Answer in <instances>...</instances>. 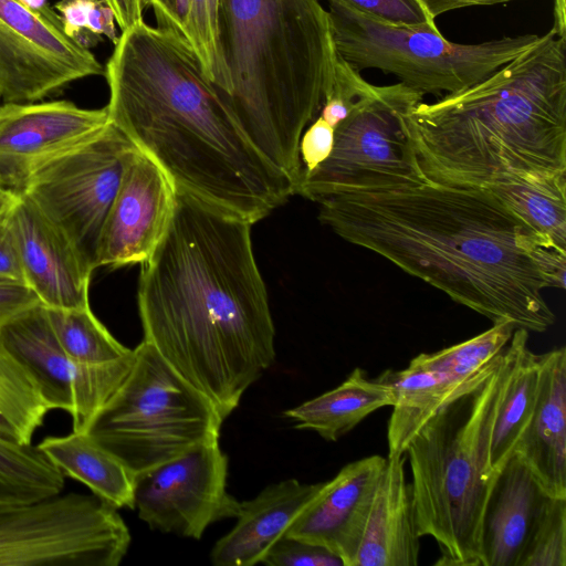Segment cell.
Here are the masks:
<instances>
[{"label":"cell","instance_id":"7","mask_svg":"<svg viewBox=\"0 0 566 566\" xmlns=\"http://www.w3.org/2000/svg\"><path fill=\"white\" fill-rule=\"evenodd\" d=\"M133 366L86 432L135 475L210 439L222 417L146 340Z\"/></svg>","mask_w":566,"mask_h":566},{"label":"cell","instance_id":"9","mask_svg":"<svg viewBox=\"0 0 566 566\" xmlns=\"http://www.w3.org/2000/svg\"><path fill=\"white\" fill-rule=\"evenodd\" d=\"M423 96L401 82H367L335 127L329 156L302 177L296 193L315 201L338 191L423 180L410 128V115Z\"/></svg>","mask_w":566,"mask_h":566},{"label":"cell","instance_id":"37","mask_svg":"<svg viewBox=\"0 0 566 566\" xmlns=\"http://www.w3.org/2000/svg\"><path fill=\"white\" fill-rule=\"evenodd\" d=\"M95 0H59L54 10L61 18L63 31L85 49L95 45L101 36L87 30V23Z\"/></svg>","mask_w":566,"mask_h":566},{"label":"cell","instance_id":"28","mask_svg":"<svg viewBox=\"0 0 566 566\" xmlns=\"http://www.w3.org/2000/svg\"><path fill=\"white\" fill-rule=\"evenodd\" d=\"M49 411L36 384L0 337V436L31 444Z\"/></svg>","mask_w":566,"mask_h":566},{"label":"cell","instance_id":"29","mask_svg":"<svg viewBox=\"0 0 566 566\" xmlns=\"http://www.w3.org/2000/svg\"><path fill=\"white\" fill-rule=\"evenodd\" d=\"M64 474L32 444L0 436V503H25L60 494Z\"/></svg>","mask_w":566,"mask_h":566},{"label":"cell","instance_id":"18","mask_svg":"<svg viewBox=\"0 0 566 566\" xmlns=\"http://www.w3.org/2000/svg\"><path fill=\"white\" fill-rule=\"evenodd\" d=\"M27 286L49 308L90 306L92 271L70 240L22 193L11 209Z\"/></svg>","mask_w":566,"mask_h":566},{"label":"cell","instance_id":"6","mask_svg":"<svg viewBox=\"0 0 566 566\" xmlns=\"http://www.w3.org/2000/svg\"><path fill=\"white\" fill-rule=\"evenodd\" d=\"M504 375L503 350L406 448L417 531L438 543L436 565L480 566L482 515L495 475L491 432Z\"/></svg>","mask_w":566,"mask_h":566},{"label":"cell","instance_id":"13","mask_svg":"<svg viewBox=\"0 0 566 566\" xmlns=\"http://www.w3.org/2000/svg\"><path fill=\"white\" fill-rule=\"evenodd\" d=\"M228 458L219 438L135 475L134 509L151 530L200 539L206 528L237 517L227 491Z\"/></svg>","mask_w":566,"mask_h":566},{"label":"cell","instance_id":"19","mask_svg":"<svg viewBox=\"0 0 566 566\" xmlns=\"http://www.w3.org/2000/svg\"><path fill=\"white\" fill-rule=\"evenodd\" d=\"M554 499L513 452L495 472L484 505L480 566H520L533 532Z\"/></svg>","mask_w":566,"mask_h":566},{"label":"cell","instance_id":"12","mask_svg":"<svg viewBox=\"0 0 566 566\" xmlns=\"http://www.w3.org/2000/svg\"><path fill=\"white\" fill-rule=\"evenodd\" d=\"M8 350L36 384L49 409L73 419V431L86 432L92 420L124 381L134 363L127 356L102 365H82L62 348L46 308L34 304L0 326Z\"/></svg>","mask_w":566,"mask_h":566},{"label":"cell","instance_id":"36","mask_svg":"<svg viewBox=\"0 0 566 566\" xmlns=\"http://www.w3.org/2000/svg\"><path fill=\"white\" fill-rule=\"evenodd\" d=\"M334 132L335 129L321 116L304 130L298 147L303 176L312 172L329 156L334 144Z\"/></svg>","mask_w":566,"mask_h":566},{"label":"cell","instance_id":"27","mask_svg":"<svg viewBox=\"0 0 566 566\" xmlns=\"http://www.w3.org/2000/svg\"><path fill=\"white\" fill-rule=\"evenodd\" d=\"M534 229L566 249V175L504 177L481 186Z\"/></svg>","mask_w":566,"mask_h":566},{"label":"cell","instance_id":"20","mask_svg":"<svg viewBox=\"0 0 566 566\" xmlns=\"http://www.w3.org/2000/svg\"><path fill=\"white\" fill-rule=\"evenodd\" d=\"M514 452L554 497L566 499V349L541 354L536 402Z\"/></svg>","mask_w":566,"mask_h":566},{"label":"cell","instance_id":"10","mask_svg":"<svg viewBox=\"0 0 566 566\" xmlns=\"http://www.w3.org/2000/svg\"><path fill=\"white\" fill-rule=\"evenodd\" d=\"M129 544L117 509L94 494L0 503V566H117Z\"/></svg>","mask_w":566,"mask_h":566},{"label":"cell","instance_id":"39","mask_svg":"<svg viewBox=\"0 0 566 566\" xmlns=\"http://www.w3.org/2000/svg\"><path fill=\"white\" fill-rule=\"evenodd\" d=\"M38 303L39 298L25 284L0 279V326Z\"/></svg>","mask_w":566,"mask_h":566},{"label":"cell","instance_id":"32","mask_svg":"<svg viewBox=\"0 0 566 566\" xmlns=\"http://www.w3.org/2000/svg\"><path fill=\"white\" fill-rule=\"evenodd\" d=\"M219 3L220 0H189L186 39L206 76L224 97L231 92V82L219 44Z\"/></svg>","mask_w":566,"mask_h":566},{"label":"cell","instance_id":"8","mask_svg":"<svg viewBox=\"0 0 566 566\" xmlns=\"http://www.w3.org/2000/svg\"><path fill=\"white\" fill-rule=\"evenodd\" d=\"M328 2L335 48L355 69H378L422 94H450L479 83L535 44L528 33L463 44L439 30L387 25Z\"/></svg>","mask_w":566,"mask_h":566},{"label":"cell","instance_id":"3","mask_svg":"<svg viewBox=\"0 0 566 566\" xmlns=\"http://www.w3.org/2000/svg\"><path fill=\"white\" fill-rule=\"evenodd\" d=\"M104 75L109 123L176 188L252 224L295 195L247 138L182 34L136 23L119 35Z\"/></svg>","mask_w":566,"mask_h":566},{"label":"cell","instance_id":"26","mask_svg":"<svg viewBox=\"0 0 566 566\" xmlns=\"http://www.w3.org/2000/svg\"><path fill=\"white\" fill-rule=\"evenodd\" d=\"M390 387L355 368L336 388L284 412L297 429H311L327 441H337L371 412L392 406Z\"/></svg>","mask_w":566,"mask_h":566},{"label":"cell","instance_id":"42","mask_svg":"<svg viewBox=\"0 0 566 566\" xmlns=\"http://www.w3.org/2000/svg\"><path fill=\"white\" fill-rule=\"evenodd\" d=\"M113 11L122 32L143 21L144 0H103Z\"/></svg>","mask_w":566,"mask_h":566},{"label":"cell","instance_id":"43","mask_svg":"<svg viewBox=\"0 0 566 566\" xmlns=\"http://www.w3.org/2000/svg\"><path fill=\"white\" fill-rule=\"evenodd\" d=\"M515 0H421L429 14L436 20L441 13L472 6H491Z\"/></svg>","mask_w":566,"mask_h":566},{"label":"cell","instance_id":"11","mask_svg":"<svg viewBox=\"0 0 566 566\" xmlns=\"http://www.w3.org/2000/svg\"><path fill=\"white\" fill-rule=\"evenodd\" d=\"M135 147L109 123L93 138L40 168L19 192L70 240L92 272L98 268L103 227Z\"/></svg>","mask_w":566,"mask_h":566},{"label":"cell","instance_id":"1","mask_svg":"<svg viewBox=\"0 0 566 566\" xmlns=\"http://www.w3.org/2000/svg\"><path fill=\"white\" fill-rule=\"evenodd\" d=\"M318 219L493 323L545 332L566 249L482 187L428 179L322 196Z\"/></svg>","mask_w":566,"mask_h":566},{"label":"cell","instance_id":"5","mask_svg":"<svg viewBox=\"0 0 566 566\" xmlns=\"http://www.w3.org/2000/svg\"><path fill=\"white\" fill-rule=\"evenodd\" d=\"M222 97L255 149L295 186L300 139L332 91L338 53L319 0H220Z\"/></svg>","mask_w":566,"mask_h":566},{"label":"cell","instance_id":"45","mask_svg":"<svg viewBox=\"0 0 566 566\" xmlns=\"http://www.w3.org/2000/svg\"><path fill=\"white\" fill-rule=\"evenodd\" d=\"M566 1H554V27L553 29L560 35H566Z\"/></svg>","mask_w":566,"mask_h":566},{"label":"cell","instance_id":"16","mask_svg":"<svg viewBox=\"0 0 566 566\" xmlns=\"http://www.w3.org/2000/svg\"><path fill=\"white\" fill-rule=\"evenodd\" d=\"M175 202L172 180L149 155L135 147L103 227L98 268L145 263L167 230Z\"/></svg>","mask_w":566,"mask_h":566},{"label":"cell","instance_id":"46","mask_svg":"<svg viewBox=\"0 0 566 566\" xmlns=\"http://www.w3.org/2000/svg\"><path fill=\"white\" fill-rule=\"evenodd\" d=\"M13 195V192L7 190L1 184H0V207L6 203L10 198L11 196Z\"/></svg>","mask_w":566,"mask_h":566},{"label":"cell","instance_id":"4","mask_svg":"<svg viewBox=\"0 0 566 566\" xmlns=\"http://www.w3.org/2000/svg\"><path fill=\"white\" fill-rule=\"evenodd\" d=\"M410 128L431 181L481 187L566 175V36L552 28L479 83L420 102Z\"/></svg>","mask_w":566,"mask_h":566},{"label":"cell","instance_id":"30","mask_svg":"<svg viewBox=\"0 0 566 566\" xmlns=\"http://www.w3.org/2000/svg\"><path fill=\"white\" fill-rule=\"evenodd\" d=\"M45 308L59 343L78 364H107L127 356L133 350L120 344L107 331L90 306Z\"/></svg>","mask_w":566,"mask_h":566},{"label":"cell","instance_id":"14","mask_svg":"<svg viewBox=\"0 0 566 566\" xmlns=\"http://www.w3.org/2000/svg\"><path fill=\"white\" fill-rule=\"evenodd\" d=\"M104 69L55 23L18 0H0V96L4 103L35 102Z\"/></svg>","mask_w":566,"mask_h":566},{"label":"cell","instance_id":"21","mask_svg":"<svg viewBox=\"0 0 566 566\" xmlns=\"http://www.w3.org/2000/svg\"><path fill=\"white\" fill-rule=\"evenodd\" d=\"M405 462V454L387 457L354 566L418 565L420 536Z\"/></svg>","mask_w":566,"mask_h":566},{"label":"cell","instance_id":"44","mask_svg":"<svg viewBox=\"0 0 566 566\" xmlns=\"http://www.w3.org/2000/svg\"><path fill=\"white\" fill-rule=\"evenodd\" d=\"M20 3L34 11L35 13L55 22L62 24L61 18L57 12L52 9L48 0H18Z\"/></svg>","mask_w":566,"mask_h":566},{"label":"cell","instance_id":"22","mask_svg":"<svg viewBox=\"0 0 566 566\" xmlns=\"http://www.w3.org/2000/svg\"><path fill=\"white\" fill-rule=\"evenodd\" d=\"M322 483L284 480L263 489L254 499L240 502L234 527L213 546L216 566L260 564L270 546L282 536Z\"/></svg>","mask_w":566,"mask_h":566},{"label":"cell","instance_id":"34","mask_svg":"<svg viewBox=\"0 0 566 566\" xmlns=\"http://www.w3.org/2000/svg\"><path fill=\"white\" fill-rule=\"evenodd\" d=\"M349 7L377 22L399 27L438 30L436 20L421 0H327Z\"/></svg>","mask_w":566,"mask_h":566},{"label":"cell","instance_id":"33","mask_svg":"<svg viewBox=\"0 0 566 566\" xmlns=\"http://www.w3.org/2000/svg\"><path fill=\"white\" fill-rule=\"evenodd\" d=\"M520 566H566V499L553 500L533 532Z\"/></svg>","mask_w":566,"mask_h":566},{"label":"cell","instance_id":"25","mask_svg":"<svg viewBox=\"0 0 566 566\" xmlns=\"http://www.w3.org/2000/svg\"><path fill=\"white\" fill-rule=\"evenodd\" d=\"M474 376L465 381H455L412 365L401 370H386L378 376L377 379L388 385L394 395L387 429L388 457L405 454L407 446L426 422Z\"/></svg>","mask_w":566,"mask_h":566},{"label":"cell","instance_id":"15","mask_svg":"<svg viewBox=\"0 0 566 566\" xmlns=\"http://www.w3.org/2000/svg\"><path fill=\"white\" fill-rule=\"evenodd\" d=\"M106 106L87 109L69 101L0 105V184L19 193L44 165L101 133Z\"/></svg>","mask_w":566,"mask_h":566},{"label":"cell","instance_id":"40","mask_svg":"<svg viewBox=\"0 0 566 566\" xmlns=\"http://www.w3.org/2000/svg\"><path fill=\"white\" fill-rule=\"evenodd\" d=\"M153 8L157 27L172 30L186 38L189 0H144Z\"/></svg>","mask_w":566,"mask_h":566},{"label":"cell","instance_id":"41","mask_svg":"<svg viewBox=\"0 0 566 566\" xmlns=\"http://www.w3.org/2000/svg\"><path fill=\"white\" fill-rule=\"evenodd\" d=\"M87 30L97 35H105L115 45L118 41V35L115 29V17L112 9L103 1L95 0L92 7Z\"/></svg>","mask_w":566,"mask_h":566},{"label":"cell","instance_id":"24","mask_svg":"<svg viewBox=\"0 0 566 566\" xmlns=\"http://www.w3.org/2000/svg\"><path fill=\"white\" fill-rule=\"evenodd\" d=\"M38 448L64 474L118 509H134L135 474L87 432L48 437Z\"/></svg>","mask_w":566,"mask_h":566},{"label":"cell","instance_id":"47","mask_svg":"<svg viewBox=\"0 0 566 566\" xmlns=\"http://www.w3.org/2000/svg\"><path fill=\"white\" fill-rule=\"evenodd\" d=\"M0 99H1V96H0Z\"/></svg>","mask_w":566,"mask_h":566},{"label":"cell","instance_id":"17","mask_svg":"<svg viewBox=\"0 0 566 566\" xmlns=\"http://www.w3.org/2000/svg\"><path fill=\"white\" fill-rule=\"evenodd\" d=\"M386 461L375 454L343 467L332 480L322 482L284 534L324 546L344 566H354Z\"/></svg>","mask_w":566,"mask_h":566},{"label":"cell","instance_id":"31","mask_svg":"<svg viewBox=\"0 0 566 566\" xmlns=\"http://www.w3.org/2000/svg\"><path fill=\"white\" fill-rule=\"evenodd\" d=\"M511 322H496L483 333L436 353H421L409 365L437 371L455 381H465L497 355L509 344L514 329Z\"/></svg>","mask_w":566,"mask_h":566},{"label":"cell","instance_id":"2","mask_svg":"<svg viewBox=\"0 0 566 566\" xmlns=\"http://www.w3.org/2000/svg\"><path fill=\"white\" fill-rule=\"evenodd\" d=\"M248 220L176 188L172 217L143 263L144 340L224 420L275 360L274 325Z\"/></svg>","mask_w":566,"mask_h":566},{"label":"cell","instance_id":"38","mask_svg":"<svg viewBox=\"0 0 566 566\" xmlns=\"http://www.w3.org/2000/svg\"><path fill=\"white\" fill-rule=\"evenodd\" d=\"M13 197L0 207V279L25 284L11 221Z\"/></svg>","mask_w":566,"mask_h":566},{"label":"cell","instance_id":"35","mask_svg":"<svg viewBox=\"0 0 566 566\" xmlns=\"http://www.w3.org/2000/svg\"><path fill=\"white\" fill-rule=\"evenodd\" d=\"M260 564L269 566H344L324 546L283 534L268 549Z\"/></svg>","mask_w":566,"mask_h":566},{"label":"cell","instance_id":"23","mask_svg":"<svg viewBox=\"0 0 566 566\" xmlns=\"http://www.w3.org/2000/svg\"><path fill=\"white\" fill-rule=\"evenodd\" d=\"M504 359L505 375L489 451V467L493 474L514 452L536 402L541 355L530 349L527 329H514L504 349Z\"/></svg>","mask_w":566,"mask_h":566}]
</instances>
